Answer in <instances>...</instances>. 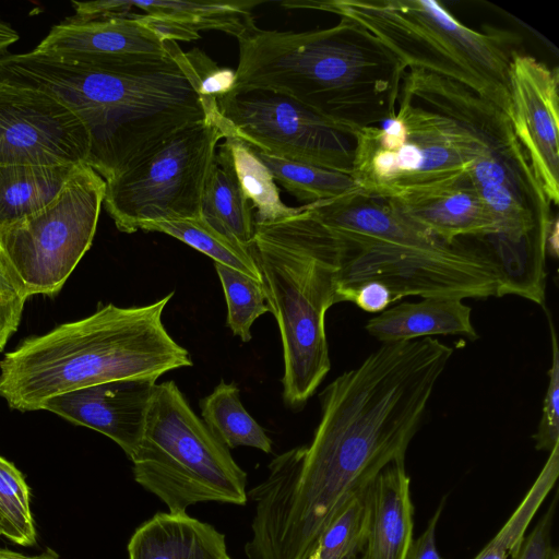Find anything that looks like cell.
Listing matches in <instances>:
<instances>
[{"label":"cell","mask_w":559,"mask_h":559,"mask_svg":"<svg viewBox=\"0 0 559 559\" xmlns=\"http://www.w3.org/2000/svg\"><path fill=\"white\" fill-rule=\"evenodd\" d=\"M452 354L435 337L385 343L324 388L310 444L290 449L271 484L292 527L317 537L386 465L405 459Z\"/></svg>","instance_id":"obj_1"},{"label":"cell","mask_w":559,"mask_h":559,"mask_svg":"<svg viewBox=\"0 0 559 559\" xmlns=\"http://www.w3.org/2000/svg\"><path fill=\"white\" fill-rule=\"evenodd\" d=\"M0 80L32 86L66 104L88 129L87 165L105 181L145 158L178 131L215 116L191 56L178 46L165 60L94 66L36 50L0 58Z\"/></svg>","instance_id":"obj_2"},{"label":"cell","mask_w":559,"mask_h":559,"mask_svg":"<svg viewBox=\"0 0 559 559\" xmlns=\"http://www.w3.org/2000/svg\"><path fill=\"white\" fill-rule=\"evenodd\" d=\"M236 38L239 57L229 93L263 90L287 96L348 133L395 110L407 68L349 17L305 32L263 29L251 17Z\"/></svg>","instance_id":"obj_3"},{"label":"cell","mask_w":559,"mask_h":559,"mask_svg":"<svg viewBox=\"0 0 559 559\" xmlns=\"http://www.w3.org/2000/svg\"><path fill=\"white\" fill-rule=\"evenodd\" d=\"M401 87L475 141L477 155L466 174L497 224L493 237L478 241L498 271V297L515 295L544 307L550 203L510 119L471 88L424 70L407 69Z\"/></svg>","instance_id":"obj_4"},{"label":"cell","mask_w":559,"mask_h":559,"mask_svg":"<svg viewBox=\"0 0 559 559\" xmlns=\"http://www.w3.org/2000/svg\"><path fill=\"white\" fill-rule=\"evenodd\" d=\"M173 296L140 307L109 304L23 341L0 360V397L11 408L37 411L64 392L116 380H157L192 366L162 320Z\"/></svg>","instance_id":"obj_5"},{"label":"cell","mask_w":559,"mask_h":559,"mask_svg":"<svg viewBox=\"0 0 559 559\" xmlns=\"http://www.w3.org/2000/svg\"><path fill=\"white\" fill-rule=\"evenodd\" d=\"M308 205L342 242L337 302L369 282L384 285L393 302L498 296V271L479 241L448 243L407 222L388 200L360 191Z\"/></svg>","instance_id":"obj_6"},{"label":"cell","mask_w":559,"mask_h":559,"mask_svg":"<svg viewBox=\"0 0 559 559\" xmlns=\"http://www.w3.org/2000/svg\"><path fill=\"white\" fill-rule=\"evenodd\" d=\"M342 242L309 207L254 223L250 251L270 312L278 324L284 359L283 401L301 409L331 369L325 313L337 302Z\"/></svg>","instance_id":"obj_7"},{"label":"cell","mask_w":559,"mask_h":559,"mask_svg":"<svg viewBox=\"0 0 559 559\" xmlns=\"http://www.w3.org/2000/svg\"><path fill=\"white\" fill-rule=\"evenodd\" d=\"M288 9H314L349 17L378 37L407 69L455 81L511 117L509 63L514 33L475 31L435 0H298Z\"/></svg>","instance_id":"obj_8"},{"label":"cell","mask_w":559,"mask_h":559,"mask_svg":"<svg viewBox=\"0 0 559 559\" xmlns=\"http://www.w3.org/2000/svg\"><path fill=\"white\" fill-rule=\"evenodd\" d=\"M131 462L134 480L169 512H187L201 502L243 506L248 500L246 472L174 381L154 385Z\"/></svg>","instance_id":"obj_9"},{"label":"cell","mask_w":559,"mask_h":559,"mask_svg":"<svg viewBox=\"0 0 559 559\" xmlns=\"http://www.w3.org/2000/svg\"><path fill=\"white\" fill-rule=\"evenodd\" d=\"M349 133L350 176L361 193L379 199L448 182L467 173L477 155L463 128L402 87L392 115Z\"/></svg>","instance_id":"obj_10"},{"label":"cell","mask_w":559,"mask_h":559,"mask_svg":"<svg viewBox=\"0 0 559 559\" xmlns=\"http://www.w3.org/2000/svg\"><path fill=\"white\" fill-rule=\"evenodd\" d=\"M234 135L223 117H209L168 139L106 182L103 205L127 234L146 223L201 216L202 197L219 140Z\"/></svg>","instance_id":"obj_11"},{"label":"cell","mask_w":559,"mask_h":559,"mask_svg":"<svg viewBox=\"0 0 559 559\" xmlns=\"http://www.w3.org/2000/svg\"><path fill=\"white\" fill-rule=\"evenodd\" d=\"M105 191V180L80 165L51 202L0 230V260L26 298L63 286L92 246Z\"/></svg>","instance_id":"obj_12"},{"label":"cell","mask_w":559,"mask_h":559,"mask_svg":"<svg viewBox=\"0 0 559 559\" xmlns=\"http://www.w3.org/2000/svg\"><path fill=\"white\" fill-rule=\"evenodd\" d=\"M217 105L234 135L254 150L350 175L352 135L295 99L251 90L228 93Z\"/></svg>","instance_id":"obj_13"},{"label":"cell","mask_w":559,"mask_h":559,"mask_svg":"<svg viewBox=\"0 0 559 559\" xmlns=\"http://www.w3.org/2000/svg\"><path fill=\"white\" fill-rule=\"evenodd\" d=\"M91 135L45 91L0 80V165H87Z\"/></svg>","instance_id":"obj_14"},{"label":"cell","mask_w":559,"mask_h":559,"mask_svg":"<svg viewBox=\"0 0 559 559\" xmlns=\"http://www.w3.org/2000/svg\"><path fill=\"white\" fill-rule=\"evenodd\" d=\"M509 90L514 133L549 203L559 202V73L535 57L513 51Z\"/></svg>","instance_id":"obj_15"},{"label":"cell","mask_w":559,"mask_h":559,"mask_svg":"<svg viewBox=\"0 0 559 559\" xmlns=\"http://www.w3.org/2000/svg\"><path fill=\"white\" fill-rule=\"evenodd\" d=\"M179 45L167 39L142 13L53 25L34 50L58 59L94 66H129L170 58Z\"/></svg>","instance_id":"obj_16"},{"label":"cell","mask_w":559,"mask_h":559,"mask_svg":"<svg viewBox=\"0 0 559 559\" xmlns=\"http://www.w3.org/2000/svg\"><path fill=\"white\" fill-rule=\"evenodd\" d=\"M155 384L153 379L104 382L52 396L41 409L105 435L131 460L143 433Z\"/></svg>","instance_id":"obj_17"},{"label":"cell","mask_w":559,"mask_h":559,"mask_svg":"<svg viewBox=\"0 0 559 559\" xmlns=\"http://www.w3.org/2000/svg\"><path fill=\"white\" fill-rule=\"evenodd\" d=\"M262 1H73L74 15L94 20L123 15L132 9L143 11L146 19L169 40H193L199 32L215 29L237 37L253 17L252 10Z\"/></svg>","instance_id":"obj_18"},{"label":"cell","mask_w":559,"mask_h":559,"mask_svg":"<svg viewBox=\"0 0 559 559\" xmlns=\"http://www.w3.org/2000/svg\"><path fill=\"white\" fill-rule=\"evenodd\" d=\"M388 202L407 222L448 243L464 238L485 240L497 233L492 214L466 173Z\"/></svg>","instance_id":"obj_19"},{"label":"cell","mask_w":559,"mask_h":559,"mask_svg":"<svg viewBox=\"0 0 559 559\" xmlns=\"http://www.w3.org/2000/svg\"><path fill=\"white\" fill-rule=\"evenodd\" d=\"M411 479L405 459L386 465L369 486L370 515L357 559H405L413 540Z\"/></svg>","instance_id":"obj_20"},{"label":"cell","mask_w":559,"mask_h":559,"mask_svg":"<svg viewBox=\"0 0 559 559\" xmlns=\"http://www.w3.org/2000/svg\"><path fill=\"white\" fill-rule=\"evenodd\" d=\"M129 559H233L225 535L187 512H159L128 544Z\"/></svg>","instance_id":"obj_21"},{"label":"cell","mask_w":559,"mask_h":559,"mask_svg":"<svg viewBox=\"0 0 559 559\" xmlns=\"http://www.w3.org/2000/svg\"><path fill=\"white\" fill-rule=\"evenodd\" d=\"M472 308L457 298L428 297L401 302L368 320L366 331L385 343L413 341L435 335L478 338L472 323Z\"/></svg>","instance_id":"obj_22"},{"label":"cell","mask_w":559,"mask_h":559,"mask_svg":"<svg viewBox=\"0 0 559 559\" xmlns=\"http://www.w3.org/2000/svg\"><path fill=\"white\" fill-rule=\"evenodd\" d=\"M80 165H0V230L51 202Z\"/></svg>","instance_id":"obj_23"},{"label":"cell","mask_w":559,"mask_h":559,"mask_svg":"<svg viewBox=\"0 0 559 559\" xmlns=\"http://www.w3.org/2000/svg\"><path fill=\"white\" fill-rule=\"evenodd\" d=\"M215 162L228 168L252 209L254 223H270L286 218L299 212V207L286 205L269 168L258 157L253 147L241 139L231 135L217 145Z\"/></svg>","instance_id":"obj_24"},{"label":"cell","mask_w":559,"mask_h":559,"mask_svg":"<svg viewBox=\"0 0 559 559\" xmlns=\"http://www.w3.org/2000/svg\"><path fill=\"white\" fill-rule=\"evenodd\" d=\"M252 211L233 173L214 162L204 186L201 216L222 235L249 249L254 234Z\"/></svg>","instance_id":"obj_25"},{"label":"cell","mask_w":559,"mask_h":559,"mask_svg":"<svg viewBox=\"0 0 559 559\" xmlns=\"http://www.w3.org/2000/svg\"><path fill=\"white\" fill-rule=\"evenodd\" d=\"M200 408L203 421L229 450L250 447L272 452V440L245 409L235 382L222 380L200 401Z\"/></svg>","instance_id":"obj_26"},{"label":"cell","mask_w":559,"mask_h":559,"mask_svg":"<svg viewBox=\"0 0 559 559\" xmlns=\"http://www.w3.org/2000/svg\"><path fill=\"white\" fill-rule=\"evenodd\" d=\"M145 231L170 235L219 263L262 283L258 264L250 251L214 229L202 216L146 223Z\"/></svg>","instance_id":"obj_27"},{"label":"cell","mask_w":559,"mask_h":559,"mask_svg":"<svg viewBox=\"0 0 559 559\" xmlns=\"http://www.w3.org/2000/svg\"><path fill=\"white\" fill-rule=\"evenodd\" d=\"M275 181L297 200L311 204L360 191L349 174L272 156L254 150Z\"/></svg>","instance_id":"obj_28"},{"label":"cell","mask_w":559,"mask_h":559,"mask_svg":"<svg viewBox=\"0 0 559 559\" xmlns=\"http://www.w3.org/2000/svg\"><path fill=\"white\" fill-rule=\"evenodd\" d=\"M559 475V444L555 445L528 492L499 533L474 559H507L519 549L534 515Z\"/></svg>","instance_id":"obj_29"},{"label":"cell","mask_w":559,"mask_h":559,"mask_svg":"<svg viewBox=\"0 0 559 559\" xmlns=\"http://www.w3.org/2000/svg\"><path fill=\"white\" fill-rule=\"evenodd\" d=\"M369 515L368 487L331 520L305 559H356L366 542Z\"/></svg>","instance_id":"obj_30"},{"label":"cell","mask_w":559,"mask_h":559,"mask_svg":"<svg viewBox=\"0 0 559 559\" xmlns=\"http://www.w3.org/2000/svg\"><path fill=\"white\" fill-rule=\"evenodd\" d=\"M214 266L226 298L227 326L242 342H249L253 322L270 312L262 283L226 265Z\"/></svg>","instance_id":"obj_31"},{"label":"cell","mask_w":559,"mask_h":559,"mask_svg":"<svg viewBox=\"0 0 559 559\" xmlns=\"http://www.w3.org/2000/svg\"><path fill=\"white\" fill-rule=\"evenodd\" d=\"M0 533L21 546L36 543L29 488L22 473L0 455Z\"/></svg>","instance_id":"obj_32"},{"label":"cell","mask_w":559,"mask_h":559,"mask_svg":"<svg viewBox=\"0 0 559 559\" xmlns=\"http://www.w3.org/2000/svg\"><path fill=\"white\" fill-rule=\"evenodd\" d=\"M551 338V367L548 370V385L543 402L542 417L533 436L535 448L550 452L559 444V349L555 325L546 311Z\"/></svg>","instance_id":"obj_33"},{"label":"cell","mask_w":559,"mask_h":559,"mask_svg":"<svg viewBox=\"0 0 559 559\" xmlns=\"http://www.w3.org/2000/svg\"><path fill=\"white\" fill-rule=\"evenodd\" d=\"M26 299L0 260V350L16 331Z\"/></svg>","instance_id":"obj_34"},{"label":"cell","mask_w":559,"mask_h":559,"mask_svg":"<svg viewBox=\"0 0 559 559\" xmlns=\"http://www.w3.org/2000/svg\"><path fill=\"white\" fill-rule=\"evenodd\" d=\"M557 507V496L533 531L523 538L516 552L510 559H548L552 549L551 530Z\"/></svg>","instance_id":"obj_35"},{"label":"cell","mask_w":559,"mask_h":559,"mask_svg":"<svg viewBox=\"0 0 559 559\" xmlns=\"http://www.w3.org/2000/svg\"><path fill=\"white\" fill-rule=\"evenodd\" d=\"M348 301L371 313H380L393 304L390 290L377 282H369L357 287L350 294Z\"/></svg>","instance_id":"obj_36"},{"label":"cell","mask_w":559,"mask_h":559,"mask_svg":"<svg viewBox=\"0 0 559 559\" xmlns=\"http://www.w3.org/2000/svg\"><path fill=\"white\" fill-rule=\"evenodd\" d=\"M443 508L444 499L429 520L424 533L417 539L412 540L405 559H444L436 545L437 524Z\"/></svg>","instance_id":"obj_37"},{"label":"cell","mask_w":559,"mask_h":559,"mask_svg":"<svg viewBox=\"0 0 559 559\" xmlns=\"http://www.w3.org/2000/svg\"><path fill=\"white\" fill-rule=\"evenodd\" d=\"M17 32L0 17V58L5 56L8 49L19 40Z\"/></svg>","instance_id":"obj_38"},{"label":"cell","mask_w":559,"mask_h":559,"mask_svg":"<svg viewBox=\"0 0 559 559\" xmlns=\"http://www.w3.org/2000/svg\"><path fill=\"white\" fill-rule=\"evenodd\" d=\"M0 559H59V557L51 549H47L45 552L38 556H25L20 552L0 549Z\"/></svg>","instance_id":"obj_39"},{"label":"cell","mask_w":559,"mask_h":559,"mask_svg":"<svg viewBox=\"0 0 559 559\" xmlns=\"http://www.w3.org/2000/svg\"><path fill=\"white\" fill-rule=\"evenodd\" d=\"M548 559H559V552L557 548L552 547Z\"/></svg>","instance_id":"obj_40"},{"label":"cell","mask_w":559,"mask_h":559,"mask_svg":"<svg viewBox=\"0 0 559 559\" xmlns=\"http://www.w3.org/2000/svg\"><path fill=\"white\" fill-rule=\"evenodd\" d=\"M357 559V558H356Z\"/></svg>","instance_id":"obj_41"}]
</instances>
